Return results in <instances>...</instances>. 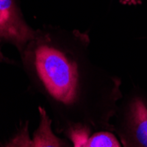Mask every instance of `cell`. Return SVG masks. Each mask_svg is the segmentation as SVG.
Instances as JSON below:
<instances>
[{
  "label": "cell",
  "instance_id": "cell-6",
  "mask_svg": "<svg viewBox=\"0 0 147 147\" xmlns=\"http://www.w3.org/2000/svg\"><path fill=\"white\" fill-rule=\"evenodd\" d=\"M11 60H10L9 58L5 57L3 54V52L1 50V48H0V63H12L11 62Z\"/></svg>",
  "mask_w": 147,
  "mask_h": 147
},
{
  "label": "cell",
  "instance_id": "cell-1",
  "mask_svg": "<svg viewBox=\"0 0 147 147\" xmlns=\"http://www.w3.org/2000/svg\"><path fill=\"white\" fill-rule=\"evenodd\" d=\"M90 38L79 31L42 28L20 53L33 89L47 100L57 130H111L121 79L92 61Z\"/></svg>",
  "mask_w": 147,
  "mask_h": 147
},
{
  "label": "cell",
  "instance_id": "cell-2",
  "mask_svg": "<svg viewBox=\"0 0 147 147\" xmlns=\"http://www.w3.org/2000/svg\"><path fill=\"white\" fill-rule=\"evenodd\" d=\"M114 132L125 147H147V94L132 91L118 104Z\"/></svg>",
  "mask_w": 147,
  "mask_h": 147
},
{
  "label": "cell",
  "instance_id": "cell-5",
  "mask_svg": "<svg viewBox=\"0 0 147 147\" xmlns=\"http://www.w3.org/2000/svg\"><path fill=\"white\" fill-rule=\"evenodd\" d=\"M120 142L114 131L111 130H98L90 135L86 142L85 147H120Z\"/></svg>",
  "mask_w": 147,
  "mask_h": 147
},
{
  "label": "cell",
  "instance_id": "cell-7",
  "mask_svg": "<svg viewBox=\"0 0 147 147\" xmlns=\"http://www.w3.org/2000/svg\"><path fill=\"white\" fill-rule=\"evenodd\" d=\"M123 3H126V4H138L141 2V0H122Z\"/></svg>",
  "mask_w": 147,
  "mask_h": 147
},
{
  "label": "cell",
  "instance_id": "cell-4",
  "mask_svg": "<svg viewBox=\"0 0 147 147\" xmlns=\"http://www.w3.org/2000/svg\"><path fill=\"white\" fill-rule=\"evenodd\" d=\"M40 113V125L39 128L34 131V138L31 140L30 146H68L69 144L56 137L51 129V120L48 116L45 109L42 107H39Z\"/></svg>",
  "mask_w": 147,
  "mask_h": 147
},
{
  "label": "cell",
  "instance_id": "cell-3",
  "mask_svg": "<svg viewBox=\"0 0 147 147\" xmlns=\"http://www.w3.org/2000/svg\"><path fill=\"white\" fill-rule=\"evenodd\" d=\"M35 31L26 22L16 0H0V42L12 44L20 53Z\"/></svg>",
  "mask_w": 147,
  "mask_h": 147
}]
</instances>
